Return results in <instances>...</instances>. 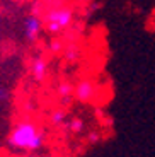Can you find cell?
Segmentation results:
<instances>
[{"instance_id": "1", "label": "cell", "mask_w": 155, "mask_h": 157, "mask_svg": "<svg viewBox=\"0 0 155 157\" xmlns=\"http://www.w3.org/2000/svg\"><path fill=\"white\" fill-rule=\"evenodd\" d=\"M43 142H44L43 130L31 120H22V121L16 123V126L12 128L10 135H9V145L12 149L26 150V152L41 149Z\"/></svg>"}, {"instance_id": "2", "label": "cell", "mask_w": 155, "mask_h": 157, "mask_svg": "<svg viewBox=\"0 0 155 157\" xmlns=\"http://www.w3.org/2000/svg\"><path fill=\"white\" fill-rule=\"evenodd\" d=\"M74 21V10L68 7H62V9H53L46 16V29L51 34L66 29Z\"/></svg>"}, {"instance_id": "3", "label": "cell", "mask_w": 155, "mask_h": 157, "mask_svg": "<svg viewBox=\"0 0 155 157\" xmlns=\"http://www.w3.org/2000/svg\"><path fill=\"white\" fill-rule=\"evenodd\" d=\"M75 98L80 102H90L94 98H96V86L90 80H82V82L77 84V87L74 89Z\"/></svg>"}, {"instance_id": "4", "label": "cell", "mask_w": 155, "mask_h": 157, "mask_svg": "<svg viewBox=\"0 0 155 157\" xmlns=\"http://www.w3.org/2000/svg\"><path fill=\"white\" fill-rule=\"evenodd\" d=\"M41 29H43V21L39 19L38 16H29L26 19V22H24V36L29 41H34L39 36Z\"/></svg>"}, {"instance_id": "5", "label": "cell", "mask_w": 155, "mask_h": 157, "mask_svg": "<svg viewBox=\"0 0 155 157\" xmlns=\"http://www.w3.org/2000/svg\"><path fill=\"white\" fill-rule=\"evenodd\" d=\"M31 75L36 82H41L44 80L48 75V63L43 56H36L31 63Z\"/></svg>"}, {"instance_id": "6", "label": "cell", "mask_w": 155, "mask_h": 157, "mask_svg": "<svg viewBox=\"0 0 155 157\" xmlns=\"http://www.w3.org/2000/svg\"><path fill=\"white\" fill-rule=\"evenodd\" d=\"M56 92H58V96H60L62 104H68V102L72 101L74 89H72V86H70L68 82H62V84H60V86L56 87Z\"/></svg>"}, {"instance_id": "7", "label": "cell", "mask_w": 155, "mask_h": 157, "mask_svg": "<svg viewBox=\"0 0 155 157\" xmlns=\"http://www.w3.org/2000/svg\"><path fill=\"white\" fill-rule=\"evenodd\" d=\"M65 118H66V114L63 109H55L53 113L50 114V121L53 123L55 126H62L63 123H65Z\"/></svg>"}, {"instance_id": "8", "label": "cell", "mask_w": 155, "mask_h": 157, "mask_svg": "<svg viewBox=\"0 0 155 157\" xmlns=\"http://www.w3.org/2000/svg\"><path fill=\"white\" fill-rule=\"evenodd\" d=\"M68 128H70L72 133H80V132H84V121H82L80 118H74V120L70 121Z\"/></svg>"}, {"instance_id": "9", "label": "cell", "mask_w": 155, "mask_h": 157, "mask_svg": "<svg viewBox=\"0 0 155 157\" xmlns=\"http://www.w3.org/2000/svg\"><path fill=\"white\" fill-rule=\"evenodd\" d=\"M78 55H80V51H78L77 48H68V50H66V58H68L70 62H75V60L78 58Z\"/></svg>"}, {"instance_id": "10", "label": "cell", "mask_w": 155, "mask_h": 157, "mask_svg": "<svg viewBox=\"0 0 155 157\" xmlns=\"http://www.w3.org/2000/svg\"><path fill=\"white\" fill-rule=\"evenodd\" d=\"M50 48H51V51H60L62 50V43L60 41H51Z\"/></svg>"}, {"instance_id": "11", "label": "cell", "mask_w": 155, "mask_h": 157, "mask_svg": "<svg viewBox=\"0 0 155 157\" xmlns=\"http://www.w3.org/2000/svg\"><path fill=\"white\" fill-rule=\"evenodd\" d=\"M89 140L94 144L96 140H99V135H97V133H90V135H89Z\"/></svg>"}]
</instances>
